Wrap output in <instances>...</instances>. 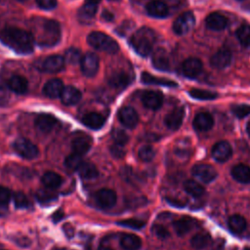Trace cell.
<instances>
[{"label":"cell","mask_w":250,"mask_h":250,"mask_svg":"<svg viewBox=\"0 0 250 250\" xmlns=\"http://www.w3.org/2000/svg\"><path fill=\"white\" fill-rule=\"evenodd\" d=\"M156 41L155 32L148 27H141L131 36L129 43L137 54L142 57L148 56Z\"/></svg>","instance_id":"obj_3"},{"label":"cell","mask_w":250,"mask_h":250,"mask_svg":"<svg viewBox=\"0 0 250 250\" xmlns=\"http://www.w3.org/2000/svg\"><path fill=\"white\" fill-rule=\"evenodd\" d=\"M63 84L62 80L58 78H54L49 80L43 87V93L45 96L51 99L59 98L62 95V92L63 90Z\"/></svg>","instance_id":"obj_21"},{"label":"cell","mask_w":250,"mask_h":250,"mask_svg":"<svg viewBox=\"0 0 250 250\" xmlns=\"http://www.w3.org/2000/svg\"><path fill=\"white\" fill-rule=\"evenodd\" d=\"M81 99V92L74 86H66L63 88L61 100L65 105H73L77 104Z\"/></svg>","instance_id":"obj_22"},{"label":"cell","mask_w":250,"mask_h":250,"mask_svg":"<svg viewBox=\"0 0 250 250\" xmlns=\"http://www.w3.org/2000/svg\"><path fill=\"white\" fill-rule=\"evenodd\" d=\"M188 94L191 98L200 100V101H211V100H215L218 97L217 93H215V92L208 91V90H202V89H196V88L189 90Z\"/></svg>","instance_id":"obj_38"},{"label":"cell","mask_w":250,"mask_h":250,"mask_svg":"<svg viewBox=\"0 0 250 250\" xmlns=\"http://www.w3.org/2000/svg\"><path fill=\"white\" fill-rule=\"evenodd\" d=\"M205 23L209 29L220 31L228 26V19L218 12H213L206 17Z\"/></svg>","instance_id":"obj_15"},{"label":"cell","mask_w":250,"mask_h":250,"mask_svg":"<svg viewBox=\"0 0 250 250\" xmlns=\"http://www.w3.org/2000/svg\"><path fill=\"white\" fill-rule=\"evenodd\" d=\"M232 178L240 184L250 183V167L245 164H237L231 169Z\"/></svg>","instance_id":"obj_26"},{"label":"cell","mask_w":250,"mask_h":250,"mask_svg":"<svg viewBox=\"0 0 250 250\" xmlns=\"http://www.w3.org/2000/svg\"><path fill=\"white\" fill-rule=\"evenodd\" d=\"M82 163H83V160H82L81 155L74 153V152L72 154L66 156V158L64 160V165L68 169H71V170H77Z\"/></svg>","instance_id":"obj_43"},{"label":"cell","mask_w":250,"mask_h":250,"mask_svg":"<svg viewBox=\"0 0 250 250\" xmlns=\"http://www.w3.org/2000/svg\"><path fill=\"white\" fill-rule=\"evenodd\" d=\"M98 250H111V249L108 247H105V246H101Z\"/></svg>","instance_id":"obj_58"},{"label":"cell","mask_w":250,"mask_h":250,"mask_svg":"<svg viewBox=\"0 0 250 250\" xmlns=\"http://www.w3.org/2000/svg\"><path fill=\"white\" fill-rule=\"evenodd\" d=\"M202 70V62L197 58H188L182 64L183 74L188 78H195Z\"/></svg>","instance_id":"obj_14"},{"label":"cell","mask_w":250,"mask_h":250,"mask_svg":"<svg viewBox=\"0 0 250 250\" xmlns=\"http://www.w3.org/2000/svg\"><path fill=\"white\" fill-rule=\"evenodd\" d=\"M98 5L95 4H90V3H86L79 9L78 11V19L81 22H90L96 13H97V8Z\"/></svg>","instance_id":"obj_31"},{"label":"cell","mask_w":250,"mask_h":250,"mask_svg":"<svg viewBox=\"0 0 250 250\" xmlns=\"http://www.w3.org/2000/svg\"><path fill=\"white\" fill-rule=\"evenodd\" d=\"M53 250H67L66 248H54Z\"/></svg>","instance_id":"obj_59"},{"label":"cell","mask_w":250,"mask_h":250,"mask_svg":"<svg viewBox=\"0 0 250 250\" xmlns=\"http://www.w3.org/2000/svg\"><path fill=\"white\" fill-rule=\"evenodd\" d=\"M228 226H229V229L233 233H241L242 231L245 230V229L247 227V222L242 216L236 214V215L231 216L229 219Z\"/></svg>","instance_id":"obj_34"},{"label":"cell","mask_w":250,"mask_h":250,"mask_svg":"<svg viewBox=\"0 0 250 250\" xmlns=\"http://www.w3.org/2000/svg\"><path fill=\"white\" fill-rule=\"evenodd\" d=\"M31 35L39 46L52 47L61 39V27L58 21L36 18L31 23Z\"/></svg>","instance_id":"obj_1"},{"label":"cell","mask_w":250,"mask_h":250,"mask_svg":"<svg viewBox=\"0 0 250 250\" xmlns=\"http://www.w3.org/2000/svg\"><path fill=\"white\" fill-rule=\"evenodd\" d=\"M139 158L144 162L151 161L155 156V150L150 146H143L138 151Z\"/></svg>","instance_id":"obj_42"},{"label":"cell","mask_w":250,"mask_h":250,"mask_svg":"<svg viewBox=\"0 0 250 250\" xmlns=\"http://www.w3.org/2000/svg\"><path fill=\"white\" fill-rule=\"evenodd\" d=\"M195 24V18L192 12H184L173 23V31L178 35L188 33Z\"/></svg>","instance_id":"obj_7"},{"label":"cell","mask_w":250,"mask_h":250,"mask_svg":"<svg viewBox=\"0 0 250 250\" xmlns=\"http://www.w3.org/2000/svg\"><path fill=\"white\" fill-rule=\"evenodd\" d=\"M92 146V139L86 134H80L76 136L71 143V147L74 153L84 155L88 152Z\"/></svg>","instance_id":"obj_18"},{"label":"cell","mask_w":250,"mask_h":250,"mask_svg":"<svg viewBox=\"0 0 250 250\" xmlns=\"http://www.w3.org/2000/svg\"><path fill=\"white\" fill-rule=\"evenodd\" d=\"M152 232L154 233L155 236H157L158 238H161V239H165L169 236V231L161 225H155L152 228Z\"/></svg>","instance_id":"obj_49"},{"label":"cell","mask_w":250,"mask_h":250,"mask_svg":"<svg viewBox=\"0 0 250 250\" xmlns=\"http://www.w3.org/2000/svg\"><path fill=\"white\" fill-rule=\"evenodd\" d=\"M117 224L122 227L133 229H141L142 228L145 227V222H143L141 220H137V219L122 220V221H119Z\"/></svg>","instance_id":"obj_47"},{"label":"cell","mask_w":250,"mask_h":250,"mask_svg":"<svg viewBox=\"0 0 250 250\" xmlns=\"http://www.w3.org/2000/svg\"><path fill=\"white\" fill-rule=\"evenodd\" d=\"M118 119L125 127L133 129L138 124L139 116L133 107L123 106L118 111Z\"/></svg>","instance_id":"obj_11"},{"label":"cell","mask_w":250,"mask_h":250,"mask_svg":"<svg viewBox=\"0 0 250 250\" xmlns=\"http://www.w3.org/2000/svg\"><path fill=\"white\" fill-rule=\"evenodd\" d=\"M185 109L184 107H177L170 111L164 118L165 125L171 130H178L184 120Z\"/></svg>","instance_id":"obj_17"},{"label":"cell","mask_w":250,"mask_h":250,"mask_svg":"<svg viewBox=\"0 0 250 250\" xmlns=\"http://www.w3.org/2000/svg\"><path fill=\"white\" fill-rule=\"evenodd\" d=\"M41 182L47 188L55 189L61 187V185L62 184V178L55 172L48 171L43 174L41 178Z\"/></svg>","instance_id":"obj_30"},{"label":"cell","mask_w":250,"mask_h":250,"mask_svg":"<svg viewBox=\"0 0 250 250\" xmlns=\"http://www.w3.org/2000/svg\"><path fill=\"white\" fill-rule=\"evenodd\" d=\"M14 204L17 208H27L29 206V200L26 195L21 191H17L13 194Z\"/></svg>","instance_id":"obj_45"},{"label":"cell","mask_w":250,"mask_h":250,"mask_svg":"<svg viewBox=\"0 0 250 250\" xmlns=\"http://www.w3.org/2000/svg\"><path fill=\"white\" fill-rule=\"evenodd\" d=\"M102 18H103L104 20L107 21H113L114 16H113V14L110 13L109 11H104L103 14H102Z\"/></svg>","instance_id":"obj_56"},{"label":"cell","mask_w":250,"mask_h":250,"mask_svg":"<svg viewBox=\"0 0 250 250\" xmlns=\"http://www.w3.org/2000/svg\"><path fill=\"white\" fill-rule=\"evenodd\" d=\"M244 250H250V247H248V248H245Z\"/></svg>","instance_id":"obj_61"},{"label":"cell","mask_w":250,"mask_h":250,"mask_svg":"<svg viewBox=\"0 0 250 250\" xmlns=\"http://www.w3.org/2000/svg\"><path fill=\"white\" fill-rule=\"evenodd\" d=\"M13 147L19 155L25 159H34L39 154L37 146L24 138L17 139L13 144Z\"/></svg>","instance_id":"obj_6"},{"label":"cell","mask_w":250,"mask_h":250,"mask_svg":"<svg viewBox=\"0 0 250 250\" xmlns=\"http://www.w3.org/2000/svg\"><path fill=\"white\" fill-rule=\"evenodd\" d=\"M63 217H64V213L62 212V210H58V211H56V212L53 214L52 220H53L55 223H58V222H60Z\"/></svg>","instance_id":"obj_55"},{"label":"cell","mask_w":250,"mask_h":250,"mask_svg":"<svg viewBox=\"0 0 250 250\" xmlns=\"http://www.w3.org/2000/svg\"><path fill=\"white\" fill-rule=\"evenodd\" d=\"M193 127L200 132L209 131L214 125V118L209 112H199L193 119Z\"/></svg>","instance_id":"obj_19"},{"label":"cell","mask_w":250,"mask_h":250,"mask_svg":"<svg viewBox=\"0 0 250 250\" xmlns=\"http://www.w3.org/2000/svg\"><path fill=\"white\" fill-rule=\"evenodd\" d=\"M62 229H63L64 234H65L68 238H70V237L73 236V234H74V229H73V227H72L71 225L65 224V225L62 227Z\"/></svg>","instance_id":"obj_54"},{"label":"cell","mask_w":250,"mask_h":250,"mask_svg":"<svg viewBox=\"0 0 250 250\" xmlns=\"http://www.w3.org/2000/svg\"><path fill=\"white\" fill-rule=\"evenodd\" d=\"M82 60L81 53L78 49L71 47L65 51L64 54V61L69 64H76L80 62Z\"/></svg>","instance_id":"obj_41"},{"label":"cell","mask_w":250,"mask_h":250,"mask_svg":"<svg viewBox=\"0 0 250 250\" xmlns=\"http://www.w3.org/2000/svg\"><path fill=\"white\" fill-rule=\"evenodd\" d=\"M141 80L145 84H150V85H159V86H165V87H177L178 84L170 79L157 77L154 75H151L148 72H143L141 75Z\"/></svg>","instance_id":"obj_24"},{"label":"cell","mask_w":250,"mask_h":250,"mask_svg":"<svg viewBox=\"0 0 250 250\" xmlns=\"http://www.w3.org/2000/svg\"><path fill=\"white\" fill-rule=\"evenodd\" d=\"M95 199L100 206L104 208H110L115 205L117 196L114 190L110 188H102L96 192Z\"/></svg>","instance_id":"obj_12"},{"label":"cell","mask_w":250,"mask_h":250,"mask_svg":"<svg viewBox=\"0 0 250 250\" xmlns=\"http://www.w3.org/2000/svg\"><path fill=\"white\" fill-rule=\"evenodd\" d=\"M8 87L10 90L17 94H24L27 91L28 83L21 75H13L8 80Z\"/></svg>","instance_id":"obj_27"},{"label":"cell","mask_w":250,"mask_h":250,"mask_svg":"<svg viewBox=\"0 0 250 250\" xmlns=\"http://www.w3.org/2000/svg\"><path fill=\"white\" fill-rule=\"evenodd\" d=\"M231 111L234 116L239 119H242L250 114V105L249 104H235L231 106Z\"/></svg>","instance_id":"obj_46"},{"label":"cell","mask_w":250,"mask_h":250,"mask_svg":"<svg viewBox=\"0 0 250 250\" xmlns=\"http://www.w3.org/2000/svg\"><path fill=\"white\" fill-rule=\"evenodd\" d=\"M166 201L174 206V207H177V208H184L186 206V202L184 201H181L180 199H177V198H170V197H167L166 198Z\"/></svg>","instance_id":"obj_53"},{"label":"cell","mask_w":250,"mask_h":250,"mask_svg":"<svg viewBox=\"0 0 250 250\" xmlns=\"http://www.w3.org/2000/svg\"><path fill=\"white\" fill-rule=\"evenodd\" d=\"M64 58L59 55H53L46 57L35 62V66L39 71L56 73L61 71L64 67Z\"/></svg>","instance_id":"obj_5"},{"label":"cell","mask_w":250,"mask_h":250,"mask_svg":"<svg viewBox=\"0 0 250 250\" xmlns=\"http://www.w3.org/2000/svg\"><path fill=\"white\" fill-rule=\"evenodd\" d=\"M37 5L44 10H52L57 7V0H35Z\"/></svg>","instance_id":"obj_52"},{"label":"cell","mask_w":250,"mask_h":250,"mask_svg":"<svg viewBox=\"0 0 250 250\" xmlns=\"http://www.w3.org/2000/svg\"><path fill=\"white\" fill-rule=\"evenodd\" d=\"M110 153L113 157L119 159V158L124 157L125 150L123 148V146H120V145H117V144L114 143V145H112L110 146Z\"/></svg>","instance_id":"obj_51"},{"label":"cell","mask_w":250,"mask_h":250,"mask_svg":"<svg viewBox=\"0 0 250 250\" xmlns=\"http://www.w3.org/2000/svg\"><path fill=\"white\" fill-rule=\"evenodd\" d=\"M184 189L193 197H200L203 195L204 188L193 180H188L184 183Z\"/></svg>","instance_id":"obj_36"},{"label":"cell","mask_w":250,"mask_h":250,"mask_svg":"<svg viewBox=\"0 0 250 250\" xmlns=\"http://www.w3.org/2000/svg\"><path fill=\"white\" fill-rule=\"evenodd\" d=\"M58 195L51 189H39L36 192V198L40 203L46 204V203H50L52 201H55L57 199Z\"/></svg>","instance_id":"obj_40"},{"label":"cell","mask_w":250,"mask_h":250,"mask_svg":"<svg viewBox=\"0 0 250 250\" xmlns=\"http://www.w3.org/2000/svg\"><path fill=\"white\" fill-rule=\"evenodd\" d=\"M87 42L95 49L108 54H115L119 50L117 42L107 34L93 31L87 37Z\"/></svg>","instance_id":"obj_4"},{"label":"cell","mask_w":250,"mask_h":250,"mask_svg":"<svg viewBox=\"0 0 250 250\" xmlns=\"http://www.w3.org/2000/svg\"><path fill=\"white\" fill-rule=\"evenodd\" d=\"M111 136H112V139L115 144L123 146L127 144V142L129 140L128 135L125 133V131H123L122 129H119V128H114L111 132Z\"/></svg>","instance_id":"obj_44"},{"label":"cell","mask_w":250,"mask_h":250,"mask_svg":"<svg viewBox=\"0 0 250 250\" xmlns=\"http://www.w3.org/2000/svg\"><path fill=\"white\" fill-rule=\"evenodd\" d=\"M152 64L159 70L166 71L169 69V58L163 49H158L152 56Z\"/></svg>","instance_id":"obj_29"},{"label":"cell","mask_w":250,"mask_h":250,"mask_svg":"<svg viewBox=\"0 0 250 250\" xmlns=\"http://www.w3.org/2000/svg\"><path fill=\"white\" fill-rule=\"evenodd\" d=\"M232 154V148L227 141H221L214 145L211 150V155L217 162H226Z\"/></svg>","instance_id":"obj_10"},{"label":"cell","mask_w":250,"mask_h":250,"mask_svg":"<svg viewBox=\"0 0 250 250\" xmlns=\"http://www.w3.org/2000/svg\"><path fill=\"white\" fill-rule=\"evenodd\" d=\"M12 197V193L9 188L0 187V205H6Z\"/></svg>","instance_id":"obj_50"},{"label":"cell","mask_w":250,"mask_h":250,"mask_svg":"<svg viewBox=\"0 0 250 250\" xmlns=\"http://www.w3.org/2000/svg\"><path fill=\"white\" fill-rule=\"evenodd\" d=\"M231 62V53L226 49L222 48L218 50L210 59V63L215 68H225L229 65Z\"/></svg>","instance_id":"obj_16"},{"label":"cell","mask_w":250,"mask_h":250,"mask_svg":"<svg viewBox=\"0 0 250 250\" xmlns=\"http://www.w3.org/2000/svg\"><path fill=\"white\" fill-rule=\"evenodd\" d=\"M235 35L241 45L245 47L250 46V24L240 25L235 32Z\"/></svg>","instance_id":"obj_39"},{"label":"cell","mask_w":250,"mask_h":250,"mask_svg":"<svg viewBox=\"0 0 250 250\" xmlns=\"http://www.w3.org/2000/svg\"><path fill=\"white\" fill-rule=\"evenodd\" d=\"M130 83V77L127 73L119 71L113 73L109 79H108V84L116 89H123L125 88L128 84Z\"/></svg>","instance_id":"obj_33"},{"label":"cell","mask_w":250,"mask_h":250,"mask_svg":"<svg viewBox=\"0 0 250 250\" xmlns=\"http://www.w3.org/2000/svg\"><path fill=\"white\" fill-rule=\"evenodd\" d=\"M10 100L9 87L0 83V106H5L8 104Z\"/></svg>","instance_id":"obj_48"},{"label":"cell","mask_w":250,"mask_h":250,"mask_svg":"<svg viewBox=\"0 0 250 250\" xmlns=\"http://www.w3.org/2000/svg\"><path fill=\"white\" fill-rule=\"evenodd\" d=\"M146 10V13L153 18H165L169 13L167 5L158 0L150 1L149 3H147Z\"/></svg>","instance_id":"obj_23"},{"label":"cell","mask_w":250,"mask_h":250,"mask_svg":"<svg viewBox=\"0 0 250 250\" xmlns=\"http://www.w3.org/2000/svg\"><path fill=\"white\" fill-rule=\"evenodd\" d=\"M104 117L97 112H90L82 117V123L93 130H99L104 125Z\"/></svg>","instance_id":"obj_25"},{"label":"cell","mask_w":250,"mask_h":250,"mask_svg":"<svg viewBox=\"0 0 250 250\" xmlns=\"http://www.w3.org/2000/svg\"><path fill=\"white\" fill-rule=\"evenodd\" d=\"M193 226H194V220L189 217L180 218L173 223L174 230L178 235H181V236L189 232L190 229L193 228Z\"/></svg>","instance_id":"obj_28"},{"label":"cell","mask_w":250,"mask_h":250,"mask_svg":"<svg viewBox=\"0 0 250 250\" xmlns=\"http://www.w3.org/2000/svg\"><path fill=\"white\" fill-rule=\"evenodd\" d=\"M85 2H86V3H90V4L98 5V4L101 2V0H85Z\"/></svg>","instance_id":"obj_57"},{"label":"cell","mask_w":250,"mask_h":250,"mask_svg":"<svg viewBox=\"0 0 250 250\" xmlns=\"http://www.w3.org/2000/svg\"><path fill=\"white\" fill-rule=\"evenodd\" d=\"M142 102L146 107L156 110L163 104V95L158 91H146L142 95Z\"/></svg>","instance_id":"obj_13"},{"label":"cell","mask_w":250,"mask_h":250,"mask_svg":"<svg viewBox=\"0 0 250 250\" xmlns=\"http://www.w3.org/2000/svg\"><path fill=\"white\" fill-rule=\"evenodd\" d=\"M191 172L194 177L205 184L211 183L218 176L215 168L209 164H196L193 166Z\"/></svg>","instance_id":"obj_9"},{"label":"cell","mask_w":250,"mask_h":250,"mask_svg":"<svg viewBox=\"0 0 250 250\" xmlns=\"http://www.w3.org/2000/svg\"><path fill=\"white\" fill-rule=\"evenodd\" d=\"M211 240V236L206 232H199L196 233L194 236H192L190 240L191 246L196 250H201L205 248Z\"/></svg>","instance_id":"obj_37"},{"label":"cell","mask_w":250,"mask_h":250,"mask_svg":"<svg viewBox=\"0 0 250 250\" xmlns=\"http://www.w3.org/2000/svg\"><path fill=\"white\" fill-rule=\"evenodd\" d=\"M57 123H58L57 118L48 113L39 114L35 119V126L42 133L51 132L53 128L57 125Z\"/></svg>","instance_id":"obj_20"},{"label":"cell","mask_w":250,"mask_h":250,"mask_svg":"<svg viewBox=\"0 0 250 250\" xmlns=\"http://www.w3.org/2000/svg\"><path fill=\"white\" fill-rule=\"evenodd\" d=\"M0 41L18 54H29L34 48V39L31 33L18 27L1 29Z\"/></svg>","instance_id":"obj_2"},{"label":"cell","mask_w":250,"mask_h":250,"mask_svg":"<svg viewBox=\"0 0 250 250\" xmlns=\"http://www.w3.org/2000/svg\"><path fill=\"white\" fill-rule=\"evenodd\" d=\"M109 1H118V0H109Z\"/></svg>","instance_id":"obj_62"},{"label":"cell","mask_w":250,"mask_h":250,"mask_svg":"<svg viewBox=\"0 0 250 250\" xmlns=\"http://www.w3.org/2000/svg\"><path fill=\"white\" fill-rule=\"evenodd\" d=\"M17 1H20V2H23V1H25V0H17Z\"/></svg>","instance_id":"obj_60"},{"label":"cell","mask_w":250,"mask_h":250,"mask_svg":"<svg viewBox=\"0 0 250 250\" xmlns=\"http://www.w3.org/2000/svg\"><path fill=\"white\" fill-rule=\"evenodd\" d=\"M81 71L87 77H93L99 70V58L94 53H86L80 62Z\"/></svg>","instance_id":"obj_8"},{"label":"cell","mask_w":250,"mask_h":250,"mask_svg":"<svg viewBox=\"0 0 250 250\" xmlns=\"http://www.w3.org/2000/svg\"><path fill=\"white\" fill-rule=\"evenodd\" d=\"M80 177H82L83 179H87V180H91V179H95L98 177L99 175V171L97 169V167L89 162H83L80 167L77 169Z\"/></svg>","instance_id":"obj_35"},{"label":"cell","mask_w":250,"mask_h":250,"mask_svg":"<svg viewBox=\"0 0 250 250\" xmlns=\"http://www.w3.org/2000/svg\"><path fill=\"white\" fill-rule=\"evenodd\" d=\"M120 245L124 250H138L142 245V240L135 234L127 233L122 235Z\"/></svg>","instance_id":"obj_32"}]
</instances>
